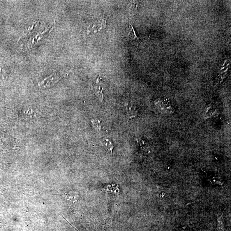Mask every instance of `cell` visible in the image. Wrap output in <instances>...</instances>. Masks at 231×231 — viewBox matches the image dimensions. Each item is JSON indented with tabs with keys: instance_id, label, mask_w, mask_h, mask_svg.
Wrapping results in <instances>:
<instances>
[{
	"instance_id": "4",
	"label": "cell",
	"mask_w": 231,
	"mask_h": 231,
	"mask_svg": "<svg viewBox=\"0 0 231 231\" xmlns=\"http://www.w3.org/2000/svg\"><path fill=\"white\" fill-rule=\"evenodd\" d=\"M102 143H103V145L105 146V147L110 151H111V153H112V150H113V148H114V145H113L112 142L106 139L104 140Z\"/></svg>"
},
{
	"instance_id": "6",
	"label": "cell",
	"mask_w": 231,
	"mask_h": 231,
	"mask_svg": "<svg viewBox=\"0 0 231 231\" xmlns=\"http://www.w3.org/2000/svg\"><path fill=\"white\" fill-rule=\"evenodd\" d=\"M129 24L130 25L131 27V31H133V33H134V35H135V36H134V40H136L137 41H139V39L138 37V36H137V35L136 34V33L135 32V29H134V27H133V25H132V24Z\"/></svg>"
},
{
	"instance_id": "2",
	"label": "cell",
	"mask_w": 231,
	"mask_h": 231,
	"mask_svg": "<svg viewBox=\"0 0 231 231\" xmlns=\"http://www.w3.org/2000/svg\"><path fill=\"white\" fill-rule=\"evenodd\" d=\"M65 199L66 200L70 201L72 202L73 204H74L75 202L77 201V195L75 193V192L69 191L66 193L65 194Z\"/></svg>"
},
{
	"instance_id": "1",
	"label": "cell",
	"mask_w": 231,
	"mask_h": 231,
	"mask_svg": "<svg viewBox=\"0 0 231 231\" xmlns=\"http://www.w3.org/2000/svg\"><path fill=\"white\" fill-rule=\"evenodd\" d=\"M64 75V73L55 72L49 76L38 83V86L42 89H47L51 87L57 83Z\"/></svg>"
},
{
	"instance_id": "5",
	"label": "cell",
	"mask_w": 231,
	"mask_h": 231,
	"mask_svg": "<svg viewBox=\"0 0 231 231\" xmlns=\"http://www.w3.org/2000/svg\"><path fill=\"white\" fill-rule=\"evenodd\" d=\"M93 126L94 128L98 131L101 130L102 129V126L101 125V122L98 120H92L91 121Z\"/></svg>"
},
{
	"instance_id": "3",
	"label": "cell",
	"mask_w": 231,
	"mask_h": 231,
	"mask_svg": "<svg viewBox=\"0 0 231 231\" xmlns=\"http://www.w3.org/2000/svg\"><path fill=\"white\" fill-rule=\"evenodd\" d=\"M7 79V73L3 68V66L0 64V86L5 83Z\"/></svg>"
}]
</instances>
